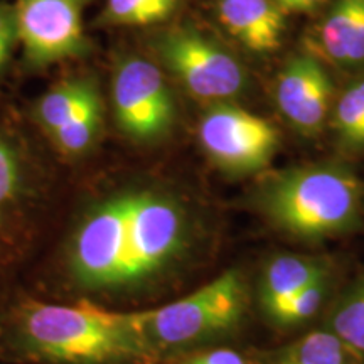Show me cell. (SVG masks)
<instances>
[{"instance_id": "cell-17", "label": "cell", "mask_w": 364, "mask_h": 364, "mask_svg": "<svg viewBox=\"0 0 364 364\" xmlns=\"http://www.w3.org/2000/svg\"><path fill=\"white\" fill-rule=\"evenodd\" d=\"M103 124V103L95 90L61 129L49 136V142L63 159L80 161L93 152Z\"/></svg>"}, {"instance_id": "cell-10", "label": "cell", "mask_w": 364, "mask_h": 364, "mask_svg": "<svg viewBox=\"0 0 364 364\" xmlns=\"http://www.w3.org/2000/svg\"><path fill=\"white\" fill-rule=\"evenodd\" d=\"M332 97L329 73L309 53L290 59L277 80V107L287 124L304 136L321 134L331 118Z\"/></svg>"}, {"instance_id": "cell-3", "label": "cell", "mask_w": 364, "mask_h": 364, "mask_svg": "<svg viewBox=\"0 0 364 364\" xmlns=\"http://www.w3.org/2000/svg\"><path fill=\"white\" fill-rule=\"evenodd\" d=\"M267 225L306 245L353 235L364 221V182L338 162L292 167L268 176L252 198Z\"/></svg>"}, {"instance_id": "cell-8", "label": "cell", "mask_w": 364, "mask_h": 364, "mask_svg": "<svg viewBox=\"0 0 364 364\" xmlns=\"http://www.w3.org/2000/svg\"><path fill=\"white\" fill-rule=\"evenodd\" d=\"M113 113L118 130L136 144L161 142L176 124V103L161 70L142 58H129L113 76Z\"/></svg>"}, {"instance_id": "cell-14", "label": "cell", "mask_w": 364, "mask_h": 364, "mask_svg": "<svg viewBox=\"0 0 364 364\" xmlns=\"http://www.w3.org/2000/svg\"><path fill=\"white\" fill-rule=\"evenodd\" d=\"M255 364H363L322 326L270 349H255Z\"/></svg>"}, {"instance_id": "cell-20", "label": "cell", "mask_w": 364, "mask_h": 364, "mask_svg": "<svg viewBox=\"0 0 364 364\" xmlns=\"http://www.w3.org/2000/svg\"><path fill=\"white\" fill-rule=\"evenodd\" d=\"M177 0H108L105 19L117 26H150L166 21Z\"/></svg>"}, {"instance_id": "cell-7", "label": "cell", "mask_w": 364, "mask_h": 364, "mask_svg": "<svg viewBox=\"0 0 364 364\" xmlns=\"http://www.w3.org/2000/svg\"><path fill=\"white\" fill-rule=\"evenodd\" d=\"M157 51L179 83L201 102L226 103L248 83L238 59L193 27H176L159 36Z\"/></svg>"}, {"instance_id": "cell-12", "label": "cell", "mask_w": 364, "mask_h": 364, "mask_svg": "<svg viewBox=\"0 0 364 364\" xmlns=\"http://www.w3.org/2000/svg\"><path fill=\"white\" fill-rule=\"evenodd\" d=\"M309 54L343 68L364 63V0H336L309 41Z\"/></svg>"}, {"instance_id": "cell-11", "label": "cell", "mask_w": 364, "mask_h": 364, "mask_svg": "<svg viewBox=\"0 0 364 364\" xmlns=\"http://www.w3.org/2000/svg\"><path fill=\"white\" fill-rule=\"evenodd\" d=\"M338 268L329 255L279 252L265 258L253 279L255 311L262 318L279 309L299 290Z\"/></svg>"}, {"instance_id": "cell-18", "label": "cell", "mask_w": 364, "mask_h": 364, "mask_svg": "<svg viewBox=\"0 0 364 364\" xmlns=\"http://www.w3.org/2000/svg\"><path fill=\"white\" fill-rule=\"evenodd\" d=\"M95 90H98L95 81L76 78L63 81L41 98L36 117L48 139L70 120Z\"/></svg>"}, {"instance_id": "cell-23", "label": "cell", "mask_w": 364, "mask_h": 364, "mask_svg": "<svg viewBox=\"0 0 364 364\" xmlns=\"http://www.w3.org/2000/svg\"><path fill=\"white\" fill-rule=\"evenodd\" d=\"M272 2L284 14H309L321 7L326 0H272Z\"/></svg>"}, {"instance_id": "cell-21", "label": "cell", "mask_w": 364, "mask_h": 364, "mask_svg": "<svg viewBox=\"0 0 364 364\" xmlns=\"http://www.w3.org/2000/svg\"><path fill=\"white\" fill-rule=\"evenodd\" d=\"M166 364H255V349L240 344L215 346L172 359Z\"/></svg>"}, {"instance_id": "cell-4", "label": "cell", "mask_w": 364, "mask_h": 364, "mask_svg": "<svg viewBox=\"0 0 364 364\" xmlns=\"http://www.w3.org/2000/svg\"><path fill=\"white\" fill-rule=\"evenodd\" d=\"M255 312L253 279L230 267L179 297L142 309L145 341L157 364L225 344H240Z\"/></svg>"}, {"instance_id": "cell-6", "label": "cell", "mask_w": 364, "mask_h": 364, "mask_svg": "<svg viewBox=\"0 0 364 364\" xmlns=\"http://www.w3.org/2000/svg\"><path fill=\"white\" fill-rule=\"evenodd\" d=\"M198 140L213 166L228 176L265 171L280 147V134L272 122L228 103L215 105L204 113Z\"/></svg>"}, {"instance_id": "cell-15", "label": "cell", "mask_w": 364, "mask_h": 364, "mask_svg": "<svg viewBox=\"0 0 364 364\" xmlns=\"http://www.w3.org/2000/svg\"><path fill=\"white\" fill-rule=\"evenodd\" d=\"M339 282V268H336L299 290L279 309L263 317V321L270 329L280 334H295L307 329L309 324L321 321L324 316L341 289Z\"/></svg>"}, {"instance_id": "cell-13", "label": "cell", "mask_w": 364, "mask_h": 364, "mask_svg": "<svg viewBox=\"0 0 364 364\" xmlns=\"http://www.w3.org/2000/svg\"><path fill=\"white\" fill-rule=\"evenodd\" d=\"M221 24L245 48L257 54L279 49L285 17L272 0H218Z\"/></svg>"}, {"instance_id": "cell-2", "label": "cell", "mask_w": 364, "mask_h": 364, "mask_svg": "<svg viewBox=\"0 0 364 364\" xmlns=\"http://www.w3.org/2000/svg\"><path fill=\"white\" fill-rule=\"evenodd\" d=\"M4 364H157L140 311L39 297L19 285L0 307Z\"/></svg>"}, {"instance_id": "cell-24", "label": "cell", "mask_w": 364, "mask_h": 364, "mask_svg": "<svg viewBox=\"0 0 364 364\" xmlns=\"http://www.w3.org/2000/svg\"><path fill=\"white\" fill-rule=\"evenodd\" d=\"M7 295H9V294H7ZM7 295H0V307H2V302H4V299H6Z\"/></svg>"}, {"instance_id": "cell-19", "label": "cell", "mask_w": 364, "mask_h": 364, "mask_svg": "<svg viewBox=\"0 0 364 364\" xmlns=\"http://www.w3.org/2000/svg\"><path fill=\"white\" fill-rule=\"evenodd\" d=\"M329 120L341 147L351 154L364 152V76L343 91Z\"/></svg>"}, {"instance_id": "cell-1", "label": "cell", "mask_w": 364, "mask_h": 364, "mask_svg": "<svg viewBox=\"0 0 364 364\" xmlns=\"http://www.w3.org/2000/svg\"><path fill=\"white\" fill-rule=\"evenodd\" d=\"M218 238L179 191L134 181L88 198L22 287L39 297L142 311L193 289Z\"/></svg>"}, {"instance_id": "cell-9", "label": "cell", "mask_w": 364, "mask_h": 364, "mask_svg": "<svg viewBox=\"0 0 364 364\" xmlns=\"http://www.w3.org/2000/svg\"><path fill=\"white\" fill-rule=\"evenodd\" d=\"M85 4L86 0H17V41L29 63L46 66L85 54Z\"/></svg>"}, {"instance_id": "cell-22", "label": "cell", "mask_w": 364, "mask_h": 364, "mask_svg": "<svg viewBox=\"0 0 364 364\" xmlns=\"http://www.w3.org/2000/svg\"><path fill=\"white\" fill-rule=\"evenodd\" d=\"M17 41L16 12L14 7L0 6V68L6 65L9 53Z\"/></svg>"}, {"instance_id": "cell-16", "label": "cell", "mask_w": 364, "mask_h": 364, "mask_svg": "<svg viewBox=\"0 0 364 364\" xmlns=\"http://www.w3.org/2000/svg\"><path fill=\"white\" fill-rule=\"evenodd\" d=\"M321 326L364 364V267L351 282L341 285L321 318Z\"/></svg>"}, {"instance_id": "cell-5", "label": "cell", "mask_w": 364, "mask_h": 364, "mask_svg": "<svg viewBox=\"0 0 364 364\" xmlns=\"http://www.w3.org/2000/svg\"><path fill=\"white\" fill-rule=\"evenodd\" d=\"M36 201L34 167L29 154L0 134V295L11 294L43 253Z\"/></svg>"}]
</instances>
